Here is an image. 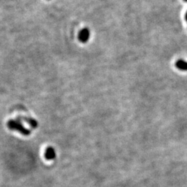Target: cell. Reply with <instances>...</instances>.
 I'll return each mask as SVG.
<instances>
[{
  "mask_svg": "<svg viewBox=\"0 0 187 187\" xmlns=\"http://www.w3.org/2000/svg\"><path fill=\"white\" fill-rule=\"evenodd\" d=\"M185 20H186V21L187 22V12H186V13L185 15Z\"/></svg>",
  "mask_w": 187,
  "mask_h": 187,
  "instance_id": "cell-6",
  "label": "cell"
},
{
  "mask_svg": "<svg viewBox=\"0 0 187 187\" xmlns=\"http://www.w3.org/2000/svg\"><path fill=\"white\" fill-rule=\"evenodd\" d=\"M20 119H23L25 121L28 123V124L31 125V128H36L37 127V121L36 119H32V118H28V117H20Z\"/></svg>",
  "mask_w": 187,
  "mask_h": 187,
  "instance_id": "cell-5",
  "label": "cell"
},
{
  "mask_svg": "<svg viewBox=\"0 0 187 187\" xmlns=\"http://www.w3.org/2000/svg\"><path fill=\"white\" fill-rule=\"evenodd\" d=\"M90 37V31L88 28H84L80 31L78 35V39L83 43H86Z\"/></svg>",
  "mask_w": 187,
  "mask_h": 187,
  "instance_id": "cell-2",
  "label": "cell"
},
{
  "mask_svg": "<svg viewBox=\"0 0 187 187\" xmlns=\"http://www.w3.org/2000/svg\"><path fill=\"white\" fill-rule=\"evenodd\" d=\"M7 126L11 130H15L22 134V135L28 136L31 134V130L24 128L21 122V119L18 118L16 120L11 119L7 123Z\"/></svg>",
  "mask_w": 187,
  "mask_h": 187,
  "instance_id": "cell-1",
  "label": "cell"
},
{
  "mask_svg": "<svg viewBox=\"0 0 187 187\" xmlns=\"http://www.w3.org/2000/svg\"><path fill=\"white\" fill-rule=\"evenodd\" d=\"M175 66L177 68L182 71H187V62L183 60H178L175 63Z\"/></svg>",
  "mask_w": 187,
  "mask_h": 187,
  "instance_id": "cell-4",
  "label": "cell"
},
{
  "mask_svg": "<svg viewBox=\"0 0 187 187\" xmlns=\"http://www.w3.org/2000/svg\"><path fill=\"white\" fill-rule=\"evenodd\" d=\"M184 1H185V2H187V0H184Z\"/></svg>",
  "mask_w": 187,
  "mask_h": 187,
  "instance_id": "cell-7",
  "label": "cell"
},
{
  "mask_svg": "<svg viewBox=\"0 0 187 187\" xmlns=\"http://www.w3.org/2000/svg\"><path fill=\"white\" fill-rule=\"evenodd\" d=\"M45 158L47 160H52L55 157V152L54 148L48 147L46 149L45 153Z\"/></svg>",
  "mask_w": 187,
  "mask_h": 187,
  "instance_id": "cell-3",
  "label": "cell"
}]
</instances>
